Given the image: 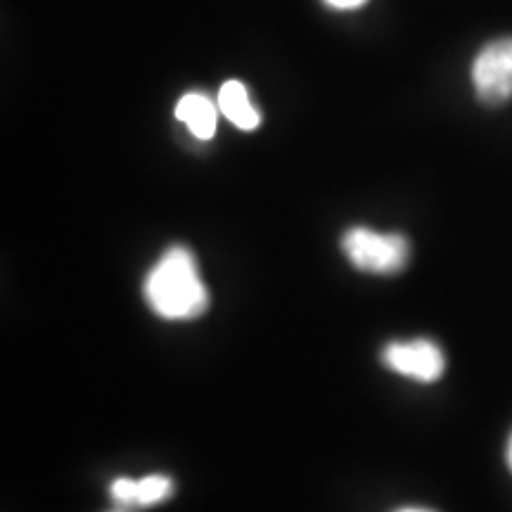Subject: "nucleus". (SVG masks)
<instances>
[{
	"mask_svg": "<svg viewBox=\"0 0 512 512\" xmlns=\"http://www.w3.org/2000/svg\"><path fill=\"white\" fill-rule=\"evenodd\" d=\"M150 309L164 320H192L202 316L209 306L197 261L188 247H171L147 273L143 285Z\"/></svg>",
	"mask_w": 512,
	"mask_h": 512,
	"instance_id": "1",
	"label": "nucleus"
},
{
	"mask_svg": "<svg viewBox=\"0 0 512 512\" xmlns=\"http://www.w3.org/2000/svg\"><path fill=\"white\" fill-rule=\"evenodd\" d=\"M342 252L358 271L394 275L401 273L411 261V242L401 233H377V230L356 226L344 233Z\"/></svg>",
	"mask_w": 512,
	"mask_h": 512,
	"instance_id": "2",
	"label": "nucleus"
},
{
	"mask_svg": "<svg viewBox=\"0 0 512 512\" xmlns=\"http://www.w3.org/2000/svg\"><path fill=\"white\" fill-rule=\"evenodd\" d=\"M472 86L484 105H505L512 98V36L496 38L472 62Z\"/></svg>",
	"mask_w": 512,
	"mask_h": 512,
	"instance_id": "3",
	"label": "nucleus"
},
{
	"mask_svg": "<svg viewBox=\"0 0 512 512\" xmlns=\"http://www.w3.org/2000/svg\"><path fill=\"white\" fill-rule=\"evenodd\" d=\"M384 366L403 377L418 382H437L446 370L444 351L432 339H406V342H392L382 351Z\"/></svg>",
	"mask_w": 512,
	"mask_h": 512,
	"instance_id": "4",
	"label": "nucleus"
},
{
	"mask_svg": "<svg viewBox=\"0 0 512 512\" xmlns=\"http://www.w3.org/2000/svg\"><path fill=\"white\" fill-rule=\"evenodd\" d=\"M110 494L119 505L150 508V505L164 503L166 498L174 494V482L166 475H147L143 479L119 477L112 482Z\"/></svg>",
	"mask_w": 512,
	"mask_h": 512,
	"instance_id": "5",
	"label": "nucleus"
},
{
	"mask_svg": "<svg viewBox=\"0 0 512 512\" xmlns=\"http://www.w3.org/2000/svg\"><path fill=\"white\" fill-rule=\"evenodd\" d=\"M219 105L204 93H185L176 105V119L190 128V133L200 140H211L219 124Z\"/></svg>",
	"mask_w": 512,
	"mask_h": 512,
	"instance_id": "6",
	"label": "nucleus"
},
{
	"mask_svg": "<svg viewBox=\"0 0 512 512\" xmlns=\"http://www.w3.org/2000/svg\"><path fill=\"white\" fill-rule=\"evenodd\" d=\"M219 110L230 124L238 126L240 131H254L261 124V114L249 100L245 83L226 81L219 91Z\"/></svg>",
	"mask_w": 512,
	"mask_h": 512,
	"instance_id": "7",
	"label": "nucleus"
},
{
	"mask_svg": "<svg viewBox=\"0 0 512 512\" xmlns=\"http://www.w3.org/2000/svg\"><path fill=\"white\" fill-rule=\"evenodd\" d=\"M325 3L335 10H356L361 8V5H366L368 0H325Z\"/></svg>",
	"mask_w": 512,
	"mask_h": 512,
	"instance_id": "8",
	"label": "nucleus"
},
{
	"mask_svg": "<svg viewBox=\"0 0 512 512\" xmlns=\"http://www.w3.org/2000/svg\"><path fill=\"white\" fill-rule=\"evenodd\" d=\"M396 512H432V510H427V508H401Z\"/></svg>",
	"mask_w": 512,
	"mask_h": 512,
	"instance_id": "9",
	"label": "nucleus"
},
{
	"mask_svg": "<svg viewBox=\"0 0 512 512\" xmlns=\"http://www.w3.org/2000/svg\"><path fill=\"white\" fill-rule=\"evenodd\" d=\"M508 465H510V470H512V437H510V444H508Z\"/></svg>",
	"mask_w": 512,
	"mask_h": 512,
	"instance_id": "10",
	"label": "nucleus"
}]
</instances>
